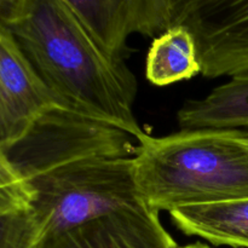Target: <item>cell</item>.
Instances as JSON below:
<instances>
[{
  "label": "cell",
  "mask_w": 248,
  "mask_h": 248,
  "mask_svg": "<svg viewBox=\"0 0 248 248\" xmlns=\"http://www.w3.org/2000/svg\"><path fill=\"white\" fill-rule=\"evenodd\" d=\"M132 166L140 199L157 213L248 198V144L237 131L144 133Z\"/></svg>",
  "instance_id": "2"
},
{
  "label": "cell",
  "mask_w": 248,
  "mask_h": 248,
  "mask_svg": "<svg viewBox=\"0 0 248 248\" xmlns=\"http://www.w3.org/2000/svg\"><path fill=\"white\" fill-rule=\"evenodd\" d=\"M172 26L193 34L203 77L248 74V0H176Z\"/></svg>",
  "instance_id": "5"
},
{
  "label": "cell",
  "mask_w": 248,
  "mask_h": 248,
  "mask_svg": "<svg viewBox=\"0 0 248 248\" xmlns=\"http://www.w3.org/2000/svg\"><path fill=\"white\" fill-rule=\"evenodd\" d=\"M93 38L121 57L132 34L156 38L172 27L176 0H64Z\"/></svg>",
  "instance_id": "6"
},
{
  "label": "cell",
  "mask_w": 248,
  "mask_h": 248,
  "mask_svg": "<svg viewBox=\"0 0 248 248\" xmlns=\"http://www.w3.org/2000/svg\"><path fill=\"white\" fill-rule=\"evenodd\" d=\"M0 99L18 132V140L46 111L61 107L1 22Z\"/></svg>",
  "instance_id": "8"
},
{
  "label": "cell",
  "mask_w": 248,
  "mask_h": 248,
  "mask_svg": "<svg viewBox=\"0 0 248 248\" xmlns=\"http://www.w3.org/2000/svg\"><path fill=\"white\" fill-rule=\"evenodd\" d=\"M246 142H247V144H248V136H246Z\"/></svg>",
  "instance_id": "17"
},
{
  "label": "cell",
  "mask_w": 248,
  "mask_h": 248,
  "mask_svg": "<svg viewBox=\"0 0 248 248\" xmlns=\"http://www.w3.org/2000/svg\"><path fill=\"white\" fill-rule=\"evenodd\" d=\"M15 0H0V18L6 12V10L14 4Z\"/></svg>",
  "instance_id": "15"
},
{
  "label": "cell",
  "mask_w": 248,
  "mask_h": 248,
  "mask_svg": "<svg viewBox=\"0 0 248 248\" xmlns=\"http://www.w3.org/2000/svg\"><path fill=\"white\" fill-rule=\"evenodd\" d=\"M161 224L159 213L124 211L56 234L46 235L36 248H178Z\"/></svg>",
  "instance_id": "7"
},
{
  "label": "cell",
  "mask_w": 248,
  "mask_h": 248,
  "mask_svg": "<svg viewBox=\"0 0 248 248\" xmlns=\"http://www.w3.org/2000/svg\"><path fill=\"white\" fill-rule=\"evenodd\" d=\"M43 237L31 198L0 195V248H36Z\"/></svg>",
  "instance_id": "12"
},
{
  "label": "cell",
  "mask_w": 248,
  "mask_h": 248,
  "mask_svg": "<svg viewBox=\"0 0 248 248\" xmlns=\"http://www.w3.org/2000/svg\"><path fill=\"white\" fill-rule=\"evenodd\" d=\"M0 22L62 108L103 121L140 140L137 81L64 0H15Z\"/></svg>",
  "instance_id": "1"
},
{
  "label": "cell",
  "mask_w": 248,
  "mask_h": 248,
  "mask_svg": "<svg viewBox=\"0 0 248 248\" xmlns=\"http://www.w3.org/2000/svg\"><path fill=\"white\" fill-rule=\"evenodd\" d=\"M138 142L103 121L56 107L5 148L27 182L61 166L97 156H133Z\"/></svg>",
  "instance_id": "4"
},
{
  "label": "cell",
  "mask_w": 248,
  "mask_h": 248,
  "mask_svg": "<svg viewBox=\"0 0 248 248\" xmlns=\"http://www.w3.org/2000/svg\"><path fill=\"white\" fill-rule=\"evenodd\" d=\"M17 140H18V132L0 99V147H10Z\"/></svg>",
  "instance_id": "14"
},
{
  "label": "cell",
  "mask_w": 248,
  "mask_h": 248,
  "mask_svg": "<svg viewBox=\"0 0 248 248\" xmlns=\"http://www.w3.org/2000/svg\"><path fill=\"white\" fill-rule=\"evenodd\" d=\"M181 130H227L248 136V74L232 77L201 99L184 103L177 114Z\"/></svg>",
  "instance_id": "10"
},
{
  "label": "cell",
  "mask_w": 248,
  "mask_h": 248,
  "mask_svg": "<svg viewBox=\"0 0 248 248\" xmlns=\"http://www.w3.org/2000/svg\"><path fill=\"white\" fill-rule=\"evenodd\" d=\"M169 215L189 236H199L216 246L248 248V198L184 206Z\"/></svg>",
  "instance_id": "9"
},
{
  "label": "cell",
  "mask_w": 248,
  "mask_h": 248,
  "mask_svg": "<svg viewBox=\"0 0 248 248\" xmlns=\"http://www.w3.org/2000/svg\"><path fill=\"white\" fill-rule=\"evenodd\" d=\"M198 74V47L186 27L172 26L153 40L145 63V75L153 85L167 86Z\"/></svg>",
  "instance_id": "11"
},
{
  "label": "cell",
  "mask_w": 248,
  "mask_h": 248,
  "mask_svg": "<svg viewBox=\"0 0 248 248\" xmlns=\"http://www.w3.org/2000/svg\"><path fill=\"white\" fill-rule=\"evenodd\" d=\"M132 157H90L31 179V208L44 236L113 213L149 208L136 186Z\"/></svg>",
  "instance_id": "3"
},
{
  "label": "cell",
  "mask_w": 248,
  "mask_h": 248,
  "mask_svg": "<svg viewBox=\"0 0 248 248\" xmlns=\"http://www.w3.org/2000/svg\"><path fill=\"white\" fill-rule=\"evenodd\" d=\"M178 248H212L207 245L202 244V242H195V244H190V245H186V246L183 247H178Z\"/></svg>",
  "instance_id": "16"
},
{
  "label": "cell",
  "mask_w": 248,
  "mask_h": 248,
  "mask_svg": "<svg viewBox=\"0 0 248 248\" xmlns=\"http://www.w3.org/2000/svg\"><path fill=\"white\" fill-rule=\"evenodd\" d=\"M0 195L27 196L33 200L31 186L17 171L2 147H0Z\"/></svg>",
  "instance_id": "13"
}]
</instances>
